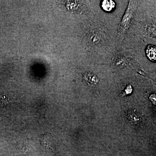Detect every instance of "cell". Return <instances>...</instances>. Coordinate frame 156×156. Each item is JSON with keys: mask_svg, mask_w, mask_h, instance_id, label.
<instances>
[{"mask_svg": "<svg viewBox=\"0 0 156 156\" xmlns=\"http://www.w3.org/2000/svg\"><path fill=\"white\" fill-rule=\"evenodd\" d=\"M84 77L88 83L94 84H96L98 83V79L97 77L91 73H87L84 75Z\"/></svg>", "mask_w": 156, "mask_h": 156, "instance_id": "obj_4", "label": "cell"}, {"mask_svg": "<svg viewBox=\"0 0 156 156\" xmlns=\"http://www.w3.org/2000/svg\"><path fill=\"white\" fill-rule=\"evenodd\" d=\"M138 3L137 1H130L128 8L120 24L119 34L120 35L125 34L130 27L134 12L138 6Z\"/></svg>", "mask_w": 156, "mask_h": 156, "instance_id": "obj_1", "label": "cell"}, {"mask_svg": "<svg viewBox=\"0 0 156 156\" xmlns=\"http://www.w3.org/2000/svg\"><path fill=\"white\" fill-rule=\"evenodd\" d=\"M146 54L148 58L152 61L156 60V49L155 47L152 45L148 46L146 49Z\"/></svg>", "mask_w": 156, "mask_h": 156, "instance_id": "obj_3", "label": "cell"}, {"mask_svg": "<svg viewBox=\"0 0 156 156\" xmlns=\"http://www.w3.org/2000/svg\"><path fill=\"white\" fill-rule=\"evenodd\" d=\"M115 3L112 0H104L101 3V7L104 10L108 12L113 11L115 7Z\"/></svg>", "mask_w": 156, "mask_h": 156, "instance_id": "obj_2", "label": "cell"}, {"mask_svg": "<svg viewBox=\"0 0 156 156\" xmlns=\"http://www.w3.org/2000/svg\"><path fill=\"white\" fill-rule=\"evenodd\" d=\"M132 91H133V89H132V87H131V85H128L126 87L124 91H123V92H122L123 96H125V95L131 94V92H132Z\"/></svg>", "mask_w": 156, "mask_h": 156, "instance_id": "obj_5", "label": "cell"}]
</instances>
